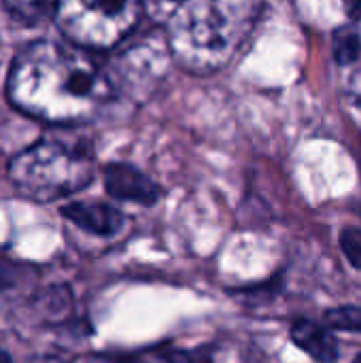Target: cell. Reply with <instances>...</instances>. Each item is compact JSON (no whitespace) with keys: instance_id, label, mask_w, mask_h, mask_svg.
Segmentation results:
<instances>
[{"instance_id":"1","label":"cell","mask_w":361,"mask_h":363,"mask_svg":"<svg viewBox=\"0 0 361 363\" xmlns=\"http://www.w3.org/2000/svg\"><path fill=\"white\" fill-rule=\"evenodd\" d=\"M111 91L106 72L70 40L30 43L13 60L6 81L15 108L57 125L89 119Z\"/></svg>"},{"instance_id":"2","label":"cell","mask_w":361,"mask_h":363,"mask_svg":"<svg viewBox=\"0 0 361 363\" xmlns=\"http://www.w3.org/2000/svg\"><path fill=\"white\" fill-rule=\"evenodd\" d=\"M262 11L264 0H179L166 23L168 51L183 70L213 74L238 55Z\"/></svg>"},{"instance_id":"3","label":"cell","mask_w":361,"mask_h":363,"mask_svg":"<svg viewBox=\"0 0 361 363\" xmlns=\"http://www.w3.org/2000/svg\"><path fill=\"white\" fill-rule=\"evenodd\" d=\"M94 172L89 149L64 138H43L19 151L9 164L13 187L36 202H53L81 191L91 183Z\"/></svg>"},{"instance_id":"4","label":"cell","mask_w":361,"mask_h":363,"mask_svg":"<svg viewBox=\"0 0 361 363\" xmlns=\"http://www.w3.org/2000/svg\"><path fill=\"white\" fill-rule=\"evenodd\" d=\"M145 0H55L57 28L77 47L111 49L140 21Z\"/></svg>"},{"instance_id":"5","label":"cell","mask_w":361,"mask_h":363,"mask_svg":"<svg viewBox=\"0 0 361 363\" xmlns=\"http://www.w3.org/2000/svg\"><path fill=\"white\" fill-rule=\"evenodd\" d=\"M104 187L115 200L121 202L153 206L160 200V187L145 172L121 162L104 168Z\"/></svg>"},{"instance_id":"6","label":"cell","mask_w":361,"mask_h":363,"mask_svg":"<svg viewBox=\"0 0 361 363\" xmlns=\"http://www.w3.org/2000/svg\"><path fill=\"white\" fill-rule=\"evenodd\" d=\"M62 215L83 232L100 238L119 234L126 223L123 213L104 202H70L62 208Z\"/></svg>"},{"instance_id":"7","label":"cell","mask_w":361,"mask_h":363,"mask_svg":"<svg viewBox=\"0 0 361 363\" xmlns=\"http://www.w3.org/2000/svg\"><path fill=\"white\" fill-rule=\"evenodd\" d=\"M291 340L315 362L334 363L338 359V342L334 334L309 319H300L291 328Z\"/></svg>"},{"instance_id":"8","label":"cell","mask_w":361,"mask_h":363,"mask_svg":"<svg viewBox=\"0 0 361 363\" xmlns=\"http://www.w3.org/2000/svg\"><path fill=\"white\" fill-rule=\"evenodd\" d=\"M91 363H196L194 355L177 349H145L138 353L115 355V357H98Z\"/></svg>"},{"instance_id":"9","label":"cell","mask_w":361,"mask_h":363,"mask_svg":"<svg viewBox=\"0 0 361 363\" xmlns=\"http://www.w3.org/2000/svg\"><path fill=\"white\" fill-rule=\"evenodd\" d=\"M4 9L23 23H38L45 17L53 15L55 0H2Z\"/></svg>"},{"instance_id":"10","label":"cell","mask_w":361,"mask_h":363,"mask_svg":"<svg viewBox=\"0 0 361 363\" xmlns=\"http://www.w3.org/2000/svg\"><path fill=\"white\" fill-rule=\"evenodd\" d=\"M332 47H334V57H336L338 64L347 66V64L357 62V57L361 55L360 32L353 26H340L334 32Z\"/></svg>"},{"instance_id":"11","label":"cell","mask_w":361,"mask_h":363,"mask_svg":"<svg viewBox=\"0 0 361 363\" xmlns=\"http://www.w3.org/2000/svg\"><path fill=\"white\" fill-rule=\"evenodd\" d=\"M326 323L332 330L340 332H355L361 334V306H340L332 308L326 315Z\"/></svg>"},{"instance_id":"12","label":"cell","mask_w":361,"mask_h":363,"mask_svg":"<svg viewBox=\"0 0 361 363\" xmlns=\"http://www.w3.org/2000/svg\"><path fill=\"white\" fill-rule=\"evenodd\" d=\"M340 249L347 262L361 270V228H345L340 232Z\"/></svg>"},{"instance_id":"13","label":"cell","mask_w":361,"mask_h":363,"mask_svg":"<svg viewBox=\"0 0 361 363\" xmlns=\"http://www.w3.org/2000/svg\"><path fill=\"white\" fill-rule=\"evenodd\" d=\"M15 266H11V264H4V262H0V287H9V285H13L15 283Z\"/></svg>"},{"instance_id":"14","label":"cell","mask_w":361,"mask_h":363,"mask_svg":"<svg viewBox=\"0 0 361 363\" xmlns=\"http://www.w3.org/2000/svg\"><path fill=\"white\" fill-rule=\"evenodd\" d=\"M345 6H347V13H349L353 19H360L361 17V0H345Z\"/></svg>"},{"instance_id":"15","label":"cell","mask_w":361,"mask_h":363,"mask_svg":"<svg viewBox=\"0 0 361 363\" xmlns=\"http://www.w3.org/2000/svg\"><path fill=\"white\" fill-rule=\"evenodd\" d=\"M0 363H13V359L9 357V353L4 349H0Z\"/></svg>"},{"instance_id":"16","label":"cell","mask_w":361,"mask_h":363,"mask_svg":"<svg viewBox=\"0 0 361 363\" xmlns=\"http://www.w3.org/2000/svg\"><path fill=\"white\" fill-rule=\"evenodd\" d=\"M353 363H361V353L355 357V359H353Z\"/></svg>"},{"instance_id":"17","label":"cell","mask_w":361,"mask_h":363,"mask_svg":"<svg viewBox=\"0 0 361 363\" xmlns=\"http://www.w3.org/2000/svg\"><path fill=\"white\" fill-rule=\"evenodd\" d=\"M34 363H55V362H34Z\"/></svg>"}]
</instances>
